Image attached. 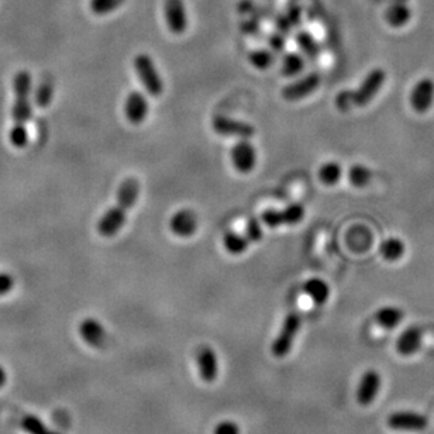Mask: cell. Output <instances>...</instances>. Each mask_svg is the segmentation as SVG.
<instances>
[{
	"label": "cell",
	"instance_id": "8992f818",
	"mask_svg": "<svg viewBox=\"0 0 434 434\" xmlns=\"http://www.w3.org/2000/svg\"><path fill=\"white\" fill-rule=\"evenodd\" d=\"M383 80H385V72L382 69H373L372 72H369L362 85L354 93L351 92L352 106L368 104L383 85Z\"/></svg>",
	"mask_w": 434,
	"mask_h": 434
},
{
	"label": "cell",
	"instance_id": "836d02e7",
	"mask_svg": "<svg viewBox=\"0 0 434 434\" xmlns=\"http://www.w3.org/2000/svg\"><path fill=\"white\" fill-rule=\"evenodd\" d=\"M299 18H300V8H299V7L290 8V11H289V14H287V20H289L290 25H296L294 23H297Z\"/></svg>",
	"mask_w": 434,
	"mask_h": 434
},
{
	"label": "cell",
	"instance_id": "d4e9b609",
	"mask_svg": "<svg viewBox=\"0 0 434 434\" xmlns=\"http://www.w3.org/2000/svg\"><path fill=\"white\" fill-rule=\"evenodd\" d=\"M379 251H380V254L385 259L396 261V259L402 258V255L404 254V244L399 238L392 237V238L382 242Z\"/></svg>",
	"mask_w": 434,
	"mask_h": 434
},
{
	"label": "cell",
	"instance_id": "9a60e30c",
	"mask_svg": "<svg viewBox=\"0 0 434 434\" xmlns=\"http://www.w3.org/2000/svg\"><path fill=\"white\" fill-rule=\"evenodd\" d=\"M79 334L82 340L94 348H100L106 342V330L96 318L87 317L79 323Z\"/></svg>",
	"mask_w": 434,
	"mask_h": 434
},
{
	"label": "cell",
	"instance_id": "2e32d148",
	"mask_svg": "<svg viewBox=\"0 0 434 434\" xmlns=\"http://www.w3.org/2000/svg\"><path fill=\"white\" fill-rule=\"evenodd\" d=\"M434 100V82L431 79H421L411 90L410 103L416 111H427Z\"/></svg>",
	"mask_w": 434,
	"mask_h": 434
},
{
	"label": "cell",
	"instance_id": "83f0119b",
	"mask_svg": "<svg viewBox=\"0 0 434 434\" xmlns=\"http://www.w3.org/2000/svg\"><path fill=\"white\" fill-rule=\"evenodd\" d=\"M296 41H297L300 49L303 51V54H304L309 59L314 61V59L317 58V55H318V45L316 44L314 38H313L309 32L300 31V32L297 34V37H296Z\"/></svg>",
	"mask_w": 434,
	"mask_h": 434
},
{
	"label": "cell",
	"instance_id": "9c48e42d",
	"mask_svg": "<svg viewBox=\"0 0 434 434\" xmlns=\"http://www.w3.org/2000/svg\"><path fill=\"white\" fill-rule=\"evenodd\" d=\"M165 21L170 32L182 34L187 28V13L183 0H165Z\"/></svg>",
	"mask_w": 434,
	"mask_h": 434
},
{
	"label": "cell",
	"instance_id": "1f68e13d",
	"mask_svg": "<svg viewBox=\"0 0 434 434\" xmlns=\"http://www.w3.org/2000/svg\"><path fill=\"white\" fill-rule=\"evenodd\" d=\"M214 434H240V427L234 421L225 420L214 427Z\"/></svg>",
	"mask_w": 434,
	"mask_h": 434
},
{
	"label": "cell",
	"instance_id": "ffe728a7",
	"mask_svg": "<svg viewBox=\"0 0 434 434\" xmlns=\"http://www.w3.org/2000/svg\"><path fill=\"white\" fill-rule=\"evenodd\" d=\"M403 320V311L399 307L385 306L376 310L375 321L385 330H392L399 326Z\"/></svg>",
	"mask_w": 434,
	"mask_h": 434
},
{
	"label": "cell",
	"instance_id": "277c9868",
	"mask_svg": "<svg viewBox=\"0 0 434 434\" xmlns=\"http://www.w3.org/2000/svg\"><path fill=\"white\" fill-rule=\"evenodd\" d=\"M300 324H302V318H300L299 313L293 311V313H289L286 316V318L282 323L280 331L278 333L276 338L273 340V342L271 345V351L276 358H283L289 354V351L293 345L294 337L299 333Z\"/></svg>",
	"mask_w": 434,
	"mask_h": 434
},
{
	"label": "cell",
	"instance_id": "3957f363",
	"mask_svg": "<svg viewBox=\"0 0 434 434\" xmlns=\"http://www.w3.org/2000/svg\"><path fill=\"white\" fill-rule=\"evenodd\" d=\"M134 69L145 87V90L156 97L161 96L163 92V80L156 70V66L152 58L148 54H138L134 58Z\"/></svg>",
	"mask_w": 434,
	"mask_h": 434
},
{
	"label": "cell",
	"instance_id": "4316f807",
	"mask_svg": "<svg viewBox=\"0 0 434 434\" xmlns=\"http://www.w3.org/2000/svg\"><path fill=\"white\" fill-rule=\"evenodd\" d=\"M304 68V61L299 54L290 52L285 55L282 62V75L285 76H296L299 75Z\"/></svg>",
	"mask_w": 434,
	"mask_h": 434
},
{
	"label": "cell",
	"instance_id": "6da1fadb",
	"mask_svg": "<svg viewBox=\"0 0 434 434\" xmlns=\"http://www.w3.org/2000/svg\"><path fill=\"white\" fill-rule=\"evenodd\" d=\"M14 103L11 108L13 125L8 132V140L16 148H24L28 142L27 123L32 116V78L28 70H20L13 79Z\"/></svg>",
	"mask_w": 434,
	"mask_h": 434
},
{
	"label": "cell",
	"instance_id": "d6a6232c",
	"mask_svg": "<svg viewBox=\"0 0 434 434\" xmlns=\"http://www.w3.org/2000/svg\"><path fill=\"white\" fill-rule=\"evenodd\" d=\"M14 287V278L8 272H0V296H6Z\"/></svg>",
	"mask_w": 434,
	"mask_h": 434
},
{
	"label": "cell",
	"instance_id": "484cf974",
	"mask_svg": "<svg viewBox=\"0 0 434 434\" xmlns=\"http://www.w3.org/2000/svg\"><path fill=\"white\" fill-rule=\"evenodd\" d=\"M372 172L364 165H354L348 169V180L355 187H364L371 182Z\"/></svg>",
	"mask_w": 434,
	"mask_h": 434
},
{
	"label": "cell",
	"instance_id": "ba28073f",
	"mask_svg": "<svg viewBox=\"0 0 434 434\" xmlns=\"http://www.w3.org/2000/svg\"><path fill=\"white\" fill-rule=\"evenodd\" d=\"M213 130L220 135H228V137H238L248 140L254 135L255 128L244 121H238L225 116H216L211 121Z\"/></svg>",
	"mask_w": 434,
	"mask_h": 434
},
{
	"label": "cell",
	"instance_id": "cb8c5ba5",
	"mask_svg": "<svg viewBox=\"0 0 434 434\" xmlns=\"http://www.w3.org/2000/svg\"><path fill=\"white\" fill-rule=\"evenodd\" d=\"M248 240L247 237L238 234V232H227L223 238V244H224V248L227 252L232 254V255H238V254H242L247 247H248Z\"/></svg>",
	"mask_w": 434,
	"mask_h": 434
},
{
	"label": "cell",
	"instance_id": "603a6c76",
	"mask_svg": "<svg viewBox=\"0 0 434 434\" xmlns=\"http://www.w3.org/2000/svg\"><path fill=\"white\" fill-rule=\"evenodd\" d=\"M54 97V82L51 79H44L34 93V101L38 107L45 108L51 104Z\"/></svg>",
	"mask_w": 434,
	"mask_h": 434
},
{
	"label": "cell",
	"instance_id": "e0dca14e",
	"mask_svg": "<svg viewBox=\"0 0 434 434\" xmlns=\"http://www.w3.org/2000/svg\"><path fill=\"white\" fill-rule=\"evenodd\" d=\"M423 341V333L418 327H409L400 333L396 341V351L400 355L409 356L418 351Z\"/></svg>",
	"mask_w": 434,
	"mask_h": 434
},
{
	"label": "cell",
	"instance_id": "7c38bea8",
	"mask_svg": "<svg viewBox=\"0 0 434 434\" xmlns=\"http://www.w3.org/2000/svg\"><path fill=\"white\" fill-rule=\"evenodd\" d=\"M320 85V75L318 73H309L307 76L285 86L282 89V97L289 100V101H293V100H299V99H303L306 97L307 94L313 93L317 86Z\"/></svg>",
	"mask_w": 434,
	"mask_h": 434
},
{
	"label": "cell",
	"instance_id": "5b68a950",
	"mask_svg": "<svg viewBox=\"0 0 434 434\" xmlns=\"http://www.w3.org/2000/svg\"><path fill=\"white\" fill-rule=\"evenodd\" d=\"M304 217V209L300 203H292L283 210L268 209L262 213V221L269 228H278L279 225H292L297 224Z\"/></svg>",
	"mask_w": 434,
	"mask_h": 434
},
{
	"label": "cell",
	"instance_id": "44dd1931",
	"mask_svg": "<svg viewBox=\"0 0 434 434\" xmlns=\"http://www.w3.org/2000/svg\"><path fill=\"white\" fill-rule=\"evenodd\" d=\"M21 427L27 434H61L48 427L38 416L25 414L21 418Z\"/></svg>",
	"mask_w": 434,
	"mask_h": 434
},
{
	"label": "cell",
	"instance_id": "d6986e66",
	"mask_svg": "<svg viewBox=\"0 0 434 434\" xmlns=\"http://www.w3.org/2000/svg\"><path fill=\"white\" fill-rule=\"evenodd\" d=\"M303 292L316 303L323 304L330 296L328 285L320 278H310L303 283Z\"/></svg>",
	"mask_w": 434,
	"mask_h": 434
},
{
	"label": "cell",
	"instance_id": "4fadbf2b",
	"mask_svg": "<svg viewBox=\"0 0 434 434\" xmlns=\"http://www.w3.org/2000/svg\"><path fill=\"white\" fill-rule=\"evenodd\" d=\"M169 230L178 237H190L197 230V216L190 209H180L170 217Z\"/></svg>",
	"mask_w": 434,
	"mask_h": 434
},
{
	"label": "cell",
	"instance_id": "7402d4cb",
	"mask_svg": "<svg viewBox=\"0 0 434 434\" xmlns=\"http://www.w3.org/2000/svg\"><path fill=\"white\" fill-rule=\"evenodd\" d=\"M342 175V169L340 166V163L330 161L326 162L324 165H321V168L318 169V178L320 180L327 185V186H333L335 183H338L340 178Z\"/></svg>",
	"mask_w": 434,
	"mask_h": 434
},
{
	"label": "cell",
	"instance_id": "4dcf8cb0",
	"mask_svg": "<svg viewBox=\"0 0 434 434\" xmlns=\"http://www.w3.org/2000/svg\"><path fill=\"white\" fill-rule=\"evenodd\" d=\"M264 235V231H262V227L259 224V221L256 218H251L248 220L247 223V227H245V237L249 242H258L261 241Z\"/></svg>",
	"mask_w": 434,
	"mask_h": 434
},
{
	"label": "cell",
	"instance_id": "f1b7e54d",
	"mask_svg": "<svg viewBox=\"0 0 434 434\" xmlns=\"http://www.w3.org/2000/svg\"><path fill=\"white\" fill-rule=\"evenodd\" d=\"M124 0H89V8L96 16H106L118 7H121Z\"/></svg>",
	"mask_w": 434,
	"mask_h": 434
},
{
	"label": "cell",
	"instance_id": "d590c367",
	"mask_svg": "<svg viewBox=\"0 0 434 434\" xmlns=\"http://www.w3.org/2000/svg\"><path fill=\"white\" fill-rule=\"evenodd\" d=\"M6 380H7V373H6V369L0 365V388H3V386H4Z\"/></svg>",
	"mask_w": 434,
	"mask_h": 434
},
{
	"label": "cell",
	"instance_id": "e575fe53",
	"mask_svg": "<svg viewBox=\"0 0 434 434\" xmlns=\"http://www.w3.org/2000/svg\"><path fill=\"white\" fill-rule=\"evenodd\" d=\"M269 44H271V46H272L275 51H280L282 46H283V38H282L280 35L275 34L273 37H271Z\"/></svg>",
	"mask_w": 434,
	"mask_h": 434
},
{
	"label": "cell",
	"instance_id": "f546056e",
	"mask_svg": "<svg viewBox=\"0 0 434 434\" xmlns=\"http://www.w3.org/2000/svg\"><path fill=\"white\" fill-rule=\"evenodd\" d=\"M249 62L256 69H266L273 63V55L265 49H256L249 54Z\"/></svg>",
	"mask_w": 434,
	"mask_h": 434
},
{
	"label": "cell",
	"instance_id": "ac0fdd59",
	"mask_svg": "<svg viewBox=\"0 0 434 434\" xmlns=\"http://www.w3.org/2000/svg\"><path fill=\"white\" fill-rule=\"evenodd\" d=\"M197 366L200 378L204 382H213L218 373V362L216 352L210 347H202L197 354Z\"/></svg>",
	"mask_w": 434,
	"mask_h": 434
},
{
	"label": "cell",
	"instance_id": "7a4b0ae2",
	"mask_svg": "<svg viewBox=\"0 0 434 434\" xmlns=\"http://www.w3.org/2000/svg\"><path fill=\"white\" fill-rule=\"evenodd\" d=\"M138 193L140 183L134 178H128L120 185L117 193V203L110 207L97 223V231L100 235L111 237L121 230L125 221V213L134 206L135 200L138 199Z\"/></svg>",
	"mask_w": 434,
	"mask_h": 434
},
{
	"label": "cell",
	"instance_id": "52a82bcc",
	"mask_svg": "<svg viewBox=\"0 0 434 434\" xmlns=\"http://www.w3.org/2000/svg\"><path fill=\"white\" fill-rule=\"evenodd\" d=\"M428 424V420L424 414L417 411H395L388 417V426L399 431L418 433L423 431Z\"/></svg>",
	"mask_w": 434,
	"mask_h": 434
},
{
	"label": "cell",
	"instance_id": "8fae6325",
	"mask_svg": "<svg viewBox=\"0 0 434 434\" xmlns=\"http://www.w3.org/2000/svg\"><path fill=\"white\" fill-rule=\"evenodd\" d=\"M380 375L375 369H368L359 379L356 389V400L362 406L371 404L380 390Z\"/></svg>",
	"mask_w": 434,
	"mask_h": 434
},
{
	"label": "cell",
	"instance_id": "30bf717a",
	"mask_svg": "<svg viewBox=\"0 0 434 434\" xmlns=\"http://www.w3.org/2000/svg\"><path fill=\"white\" fill-rule=\"evenodd\" d=\"M231 159L238 172L249 173L256 163V152L254 145L245 138L240 140L231 149Z\"/></svg>",
	"mask_w": 434,
	"mask_h": 434
},
{
	"label": "cell",
	"instance_id": "5bb4252c",
	"mask_svg": "<svg viewBox=\"0 0 434 434\" xmlns=\"http://www.w3.org/2000/svg\"><path fill=\"white\" fill-rule=\"evenodd\" d=\"M124 114L127 120L132 124H140L145 120L148 114V101L141 92L138 90L130 92V94L125 97Z\"/></svg>",
	"mask_w": 434,
	"mask_h": 434
}]
</instances>
